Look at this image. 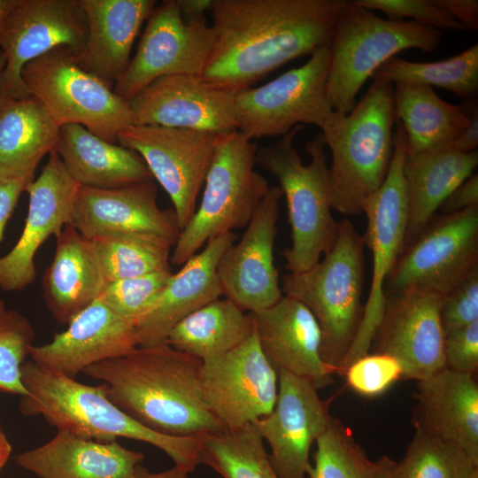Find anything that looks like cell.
Returning a JSON list of instances; mask_svg holds the SVG:
<instances>
[{"label": "cell", "mask_w": 478, "mask_h": 478, "mask_svg": "<svg viewBox=\"0 0 478 478\" xmlns=\"http://www.w3.org/2000/svg\"><path fill=\"white\" fill-rule=\"evenodd\" d=\"M53 259L42 276L43 299L59 324L94 303L107 284L94 242L71 224L56 236Z\"/></svg>", "instance_id": "cell-29"}, {"label": "cell", "mask_w": 478, "mask_h": 478, "mask_svg": "<svg viewBox=\"0 0 478 478\" xmlns=\"http://www.w3.org/2000/svg\"><path fill=\"white\" fill-rule=\"evenodd\" d=\"M5 303L4 301L0 297V311L5 309Z\"/></svg>", "instance_id": "cell-55"}, {"label": "cell", "mask_w": 478, "mask_h": 478, "mask_svg": "<svg viewBox=\"0 0 478 478\" xmlns=\"http://www.w3.org/2000/svg\"><path fill=\"white\" fill-rule=\"evenodd\" d=\"M477 469L478 465L454 443L415 428L393 478H469Z\"/></svg>", "instance_id": "cell-39"}, {"label": "cell", "mask_w": 478, "mask_h": 478, "mask_svg": "<svg viewBox=\"0 0 478 478\" xmlns=\"http://www.w3.org/2000/svg\"><path fill=\"white\" fill-rule=\"evenodd\" d=\"M414 428L454 443L478 465V384L444 367L417 381Z\"/></svg>", "instance_id": "cell-26"}, {"label": "cell", "mask_w": 478, "mask_h": 478, "mask_svg": "<svg viewBox=\"0 0 478 478\" xmlns=\"http://www.w3.org/2000/svg\"><path fill=\"white\" fill-rule=\"evenodd\" d=\"M385 297L372 353L396 358L403 379L420 381L444 368V332L440 319L443 297L416 289Z\"/></svg>", "instance_id": "cell-18"}, {"label": "cell", "mask_w": 478, "mask_h": 478, "mask_svg": "<svg viewBox=\"0 0 478 478\" xmlns=\"http://www.w3.org/2000/svg\"><path fill=\"white\" fill-rule=\"evenodd\" d=\"M281 197L279 186L270 187L239 242L217 266L222 295L248 312L267 309L283 296L274 258Z\"/></svg>", "instance_id": "cell-17"}, {"label": "cell", "mask_w": 478, "mask_h": 478, "mask_svg": "<svg viewBox=\"0 0 478 478\" xmlns=\"http://www.w3.org/2000/svg\"><path fill=\"white\" fill-rule=\"evenodd\" d=\"M154 180L118 188L80 186L71 225L93 239L112 233H141L175 244L181 229L173 210H161L157 203Z\"/></svg>", "instance_id": "cell-22"}, {"label": "cell", "mask_w": 478, "mask_h": 478, "mask_svg": "<svg viewBox=\"0 0 478 478\" xmlns=\"http://www.w3.org/2000/svg\"><path fill=\"white\" fill-rule=\"evenodd\" d=\"M307 478H393L397 462L388 456L371 459L351 430L333 417L315 442Z\"/></svg>", "instance_id": "cell-36"}, {"label": "cell", "mask_w": 478, "mask_h": 478, "mask_svg": "<svg viewBox=\"0 0 478 478\" xmlns=\"http://www.w3.org/2000/svg\"><path fill=\"white\" fill-rule=\"evenodd\" d=\"M364 239L349 220L338 222L335 241L315 265L282 276V294L303 303L321 332L320 355L333 374L359 329L364 305Z\"/></svg>", "instance_id": "cell-5"}, {"label": "cell", "mask_w": 478, "mask_h": 478, "mask_svg": "<svg viewBox=\"0 0 478 478\" xmlns=\"http://www.w3.org/2000/svg\"><path fill=\"white\" fill-rule=\"evenodd\" d=\"M87 21L79 0H19L4 25L0 46L6 63L0 77V94L30 96L21 78L30 61L58 48L76 56L87 40Z\"/></svg>", "instance_id": "cell-16"}, {"label": "cell", "mask_w": 478, "mask_h": 478, "mask_svg": "<svg viewBox=\"0 0 478 478\" xmlns=\"http://www.w3.org/2000/svg\"><path fill=\"white\" fill-rule=\"evenodd\" d=\"M235 240L234 232L218 235L171 275L153 306L135 324L138 346L165 343L181 320L222 296L217 266Z\"/></svg>", "instance_id": "cell-25"}, {"label": "cell", "mask_w": 478, "mask_h": 478, "mask_svg": "<svg viewBox=\"0 0 478 478\" xmlns=\"http://www.w3.org/2000/svg\"><path fill=\"white\" fill-rule=\"evenodd\" d=\"M478 206V175L473 174L459 185L443 202V214L454 213Z\"/></svg>", "instance_id": "cell-46"}, {"label": "cell", "mask_w": 478, "mask_h": 478, "mask_svg": "<svg viewBox=\"0 0 478 478\" xmlns=\"http://www.w3.org/2000/svg\"><path fill=\"white\" fill-rule=\"evenodd\" d=\"M273 411L253 422L270 447V462L279 478H307L310 452L333 416L312 382L278 371Z\"/></svg>", "instance_id": "cell-19"}, {"label": "cell", "mask_w": 478, "mask_h": 478, "mask_svg": "<svg viewBox=\"0 0 478 478\" xmlns=\"http://www.w3.org/2000/svg\"><path fill=\"white\" fill-rule=\"evenodd\" d=\"M253 329L251 312L227 297L218 298L181 320L165 343L204 361L233 350L245 341Z\"/></svg>", "instance_id": "cell-34"}, {"label": "cell", "mask_w": 478, "mask_h": 478, "mask_svg": "<svg viewBox=\"0 0 478 478\" xmlns=\"http://www.w3.org/2000/svg\"><path fill=\"white\" fill-rule=\"evenodd\" d=\"M477 150L462 153L451 146L406 154L407 225L403 250L424 229L445 198L471 176Z\"/></svg>", "instance_id": "cell-31"}, {"label": "cell", "mask_w": 478, "mask_h": 478, "mask_svg": "<svg viewBox=\"0 0 478 478\" xmlns=\"http://www.w3.org/2000/svg\"><path fill=\"white\" fill-rule=\"evenodd\" d=\"M57 151L80 186L112 189L154 180L137 152L107 142L81 125L60 127Z\"/></svg>", "instance_id": "cell-32"}, {"label": "cell", "mask_w": 478, "mask_h": 478, "mask_svg": "<svg viewBox=\"0 0 478 478\" xmlns=\"http://www.w3.org/2000/svg\"><path fill=\"white\" fill-rule=\"evenodd\" d=\"M214 41L205 18L185 22L178 0L165 1L147 19L136 52L113 90L127 101L158 78L201 76Z\"/></svg>", "instance_id": "cell-14"}, {"label": "cell", "mask_w": 478, "mask_h": 478, "mask_svg": "<svg viewBox=\"0 0 478 478\" xmlns=\"http://www.w3.org/2000/svg\"><path fill=\"white\" fill-rule=\"evenodd\" d=\"M21 78L27 92L60 127L81 125L117 143L118 134L134 125L128 103L115 94L114 83L82 68L67 47H58L30 61Z\"/></svg>", "instance_id": "cell-9"}, {"label": "cell", "mask_w": 478, "mask_h": 478, "mask_svg": "<svg viewBox=\"0 0 478 478\" xmlns=\"http://www.w3.org/2000/svg\"><path fill=\"white\" fill-rule=\"evenodd\" d=\"M348 0H213L214 41L201 74L233 95L330 45Z\"/></svg>", "instance_id": "cell-1"}, {"label": "cell", "mask_w": 478, "mask_h": 478, "mask_svg": "<svg viewBox=\"0 0 478 478\" xmlns=\"http://www.w3.org/2000/svg\"><path fill=\"white\" fill-rule=\"evenodd\" d=\"M217 135L134 124L117 135L119 144L142 157L153 179L169 196L181 230L197 209V199L212 159Z\"/></svg>", "instance_id": "cell-13"}, {"label": "cell", "mask_w": 478, "mask_h": 478, "mask_svg": "<svg viewBox=\"0 0 478 478\" xmlns=\"http://www.w3.org/2000/svg\"><path fill=\"white\" fill-rule=\"evenodd\" d=\"M144 455L117 441L97 442L58 430L46 443L15 457L39 478H130Z\"/></svg>", "instance_id": "cell-28"}, {"label": "cell", "mask_w": 478, "mask_h": 478, "mask_svg": "<svg viewBox=\"0 0 478 478\" xmlns=\"http://www.w3.org/2000/svg\"><path fill=\"white\" fill-rule=\"evenodd\" d=\"M478 272V206L433 217L400 253L385 296L416 289L444 297Z\"/></svg>", "instance_id": "cell-11"}, {"label": "cell", "mask_w": 478, "mask_h": 478, "mask_svg": "<svg viewBox=\"0 0 478 478\" xmlns=\"http://www.w3.org/2000/svg\"><path fill=\"white\" fill-rule=\"evenodd\" d=\"M172 274L170 269L112 281L98 298L135 325L153 306Z\"/></svg>", "instance_id": "cell-41"}, {"label": "cell", "mask_w": 478, "mask_h": 478, "mask_svg": "<svg viewBox=\"0 0 478 478\" xmlns=\"http://www.w3.org/2000/svg\"><path fill=\"white\" fill-rule=\"evenodd\" d=\"M127 103L135 125L214 134L237 130L235 95L199 75L173 74L158 78Z\"/></svg>", "instance_id": "cell-21"}, {"label": "cell", "mask_w": 478, "mask_h": 478, "mask_svg": "<svg viewBox=\"0 0 478 478\" xmlns=\"http://www.w3.org/2000/svg\"><path fill=\"white\" fill-rule=\"evenodd\" d=\"M213 0H178L182 19L189 23L204 18V12L211 11Z\"/></svg>", "instance_id": "cell-50"}, {"label": "cell", "mask_w": 478, "mask_h": 478, "mask_svg": "<svg viewBox=\"0 0 478 478\" xmlns=\"http://www.w3.org/2000/svg\"><path fill=\"white\" fill-rule=\"evenodd\" d=\"M433 3L466 29H478L477 0H433Z\"/></svg>", "instance_id": "cell-48"}, {"label": "cell", "mask_w": 478, "mask_h": 478, "mask_svg": "<svg viewBox=\"0 0 478 478\" xmlns=\"http://www.w3.org/2000/svg\"><path fill=\"white\" fill-rule=\"evenodd\" d=\"M19 0H0V40L6 20Z\"/></svg>", "instance_id": "cell-52"}, {"label": "cell", "mask_w": 478, "mask_h": 478, "mask_svg": "<svg viewBox=\"0 0 478 478\" xmlns=\"http://www.w3.org/2000/svg\"><path fill=\"white\" fill-rule=\"evenodd\" d=\"M468 116L469 121L465 128L451 143V147L462 152L469 153L476 150L478 146V104L474 98L461 104Z\"/></svg>", "instance_id": "cell-49"}, {"label": "cell", "mask_w": 478, "mask_h": 478, "mask_svg": "<svg viewBox=\"0 0 478 478\" xmlns=\"http://www.w3.org/2000/svg\"><path fill=\"white\" fill-rule=\"evenodd\" d=\"M394 108L405 131L408 155L451 146L469 121L461 104L445 102L423 84L396 83Z\"/></svg>", "instance_id": "cell-33"}, {"label": "cell", "mask_w": 478, "mask_h": 478, "mask_svg": "<svg viewBox=\"0 0 478 478\" xmlns=\"http://www.w3.org/2000/svg\"><path fill=\"white\" fill-rule=\"evenodd\" d=\"M441 39L439 29L383 19L348 1L337 18L329 45L326 96L331 108L349 113L361 87L382 64L404 50L432 51Z\"/></svg>", "instance_id": "cell-8"}, {"label": "cell", "mask_w": 478, "mask_h": 478, "mask_svg": "<svg viewBox=\"0 0 478 478\" xmlns=\"http://www.w3.org/2000/svg\"><path fill=\"white\" fill-rule=\"evenodd\" d=\"M59 135L60 126L36 97L0 94V179L32 181Z\"/></svg>", "instance_id": "cell-30"}, {"label": "cell", "mask_w": 478, "mask_h": 478, "mask_svg": "<svg viewBox=\"0 0 478 478\" xmlns=\"http://www.w3.org/2000/svg\"><path fill=\"white\" fill-rule=\"evenodd\" d=\"M197 377L206 405L225 428L251 424L274 407L278 374L264 355L254 329L233 350L202 361Z\"/></svg>", "instance_id": "cell-15"}, {"label": "cell", "mask_w": 478, "mask_h": 478, "mask_svg": "<svg viewBox=\"0 0 478 478\" xmlns=\"http://www.w3.org/2000/svg\"><path fill=\"white\" fill-rule=\"evenodd\" d=\"M406 154L405 131L397 121L393 135V154L386 179L364 209L367 226L363 239L373 255L370 291L364 305L359 329L337 374L343 375L352 362L368 354L383 313L386 301L384 284L403 251L406 232L407 190L403 172Z\"/></svg>", "instance_id": "cell-10"}, {"label": "cell", "mask_w": 478, "mask_h": 478, "mask_svg": "<svg viewBox=\"0 0 478 478\" xmlns=\"http://www.w3.org/2000/svg\"><path fill=\"white\" fill-rule=\"evenodd\" d=\"M12 453V445L0 427V470L8 461Z\"/></svg>", "instance_id": "cell-53"}, {"label": "cell", "mask_w": 478, "mask_h": 478, "mask_svg": "<svg viewBox=\"0 0 478 478\" xmlns=\"http://www.w3.org/2000/svg\"><path fill=\"white\" fill-rule=\"evenodd\" d=\"M21 377L27 394L21 397L19 409L25 416L41 415L57 430L97 442L124 437L150 443L189 473L199 465L204 435L173 436L151 430L114 405L102 383L83 384L28 360Z\"/></svg>", "instance_id": "cell-3"}, {"label": "cell", "mask_w": 478, "mask_h": 478, "mask_svg": "<svg viewBox=\"0 0 478 478\" xmlns=\"http://www.w3.org/2000/svg\"><path fill=\"white\" fill-rule=\"evenodd\" d=\"M440 319L444 335L478 321V272L443 298Z\"/></svg>", "instance_id": "cell-44"}, {"label": "cell", "mask_w": 478, "mask_h": 478, "mask_svg": "<svg viewBox=\"0 0 478 478\" xmlns=\"http://www.w3.org/2000/svg\"><path fill=\"white\" fill-rule=\"evenodd\" d=\"M138 347L135 325L97 298L42 345H33L30 358L50 372L75 378L87 367L127 354Z\"/></svg>", "instance_id": "cell-23"}, {"label": "cell", "mask_w": 478, "mask_h": 478, "mask_svg": "<svg viewBox=\"0 0 478 478\" xmlns=\"http://www.w3.org/2000/svg\"><path fill=\"white\" fill-rule=\"evenodd\" d=\"M343 375L353 391L366 397H375L403 379V370L391 356L368 353L352 362Z\"/></svg>", "instance_id": "cell-42"}, {"label": "cell", "mask_w": 478, "mask_h": 478, "mask_svg": "<svg viewBox=\"0 0 478 478\" xmlns=\"http://www.w3.org/2000/svg\"><path fill=\"white\" fill-rule=\"evenodd\" d=\"M351 4L380 11L389 19L410 18L416 23L436 29L466 30L465 27L436 6L433 0H352Z\"/></svg>", "instance_id": "cell-43"}, {"label": "cell", "mask_w": 478, "mask_h": 478, "mask_svg": "<svg viewBox=\"0 0 478 478\" xmlns=\"http://www.w3.org/2000/svg\"><path fill=\"white\" fill-rule=\"evenodd\" d=\"M29 182L31 181L26 180L0 179V243L19 198Z\"/></svg>", "instance_id": "cell-47"}, {"label": "cell", "mask_w": 478, "mask_h": 478, "mask_svg": "<svg viewBox=\"0 0 478 478\" xmlns=\"http://www.w3.org/2000/svg\"><path fill=\"white\" fill-rule=\"evenodd\" d=\"M305 126L297 125L281 139L258 148L256 164L277 178L285 197L291 245L283 251L289 273L315 265L332 248L338 221L332 215L329 171L321 133L305 147L311 157L305 165L293 142Z\"/></svg>", "instance_id": "cell-6"}, {"label": "cell", "mask_w": 478, "mask_h": 478, "mask_svg": "<svg viewBox=\"0 0 478 478\" xmlns=\"http://www.w3.org/2000/svg\"><path fill=\"white\" fill-rule=\"evenodd\" d=\"M445 367L474 375L478 369V321L444 335Z\"/></svg>", "instance_id": "cell-45"}, {"label": "cell", "mask_w": 478, "mask_h": 478, "mask_svg": "<svg viewBox=\"0 0 478 478\" xmlns=\"http://www.w3.org/2000/svg\"><path fill=\"white\" fill-rule=\"evenodd\" d=\"M257 150L238 130L216 135L201 201L173 247V265L182 266L210 240L247 226L270 189L255 170Z\"/></svg>", "instance_id": "cell-7"}, {"label": "cell", "mask_w": 478, "mask_h": 478, "mask_svg": "<svg viewBox=\"0 0 478 478\" xmlns=\"http://www.w3.org/2000/svg\"><path fill=\"white\" fill-rule=\"evenodd\" d=\"M201 362L162 343L138 346L83 373L101 382L109 399L148 428L194 436L226 429L203 398L197 377Z\"/></svg>", "instance_id": "cell-2"}, {"label": "cell", "mask_w": 478, "mask_h": 478, "mask_svg": "<svg viewBox=\"0 0 478 478\" xmlns=\"http://www.w3.org/2000/svg\"><path fill=\"white\" fill-rule=\"evenodd\" d=\"M469 478H478V469L475 470Z\"/></svg>", "instance_id": "cell-56"}, {"label": "cell", "mask_w": 478, "mask_h": 478, "mask_svg": "<svg viewBox=\"0 0 478 478\" xmlns=\"http://www.w3.org/2000/svg\"><path fill=\"white\" fill-rule=\"evenodd\" d=\"M393 83L409 82L436 86L459 97L474 99L478 91V45L447 59L435 62H414L391 58L373 74Z\"/></svg>", "instance_id": "cell-37"}, {"label": "cell", "mask_w": 478, "mask_h": 478, "mask_svg": "<svg viewBox=\"0 0 478 478\" xmlns=\"http://www.w3.org/2000/svg\"><path fill=\"white\" fill-rule=\"evenodd\" d=\"M87 40L77 60L85 70L112 82L130 62L133 43L156 7L154 0H79Z\"/></svg>", "instance_id": "cell-27"}, {"label": "cell", "mask_w": 478, "mask_h": 478, "mask_svg": "<svg viewBox=\"0 0 478 478\" xmlns=\"http://www.w3.org/2000/svg\"><path fill=\"white\" fill-rule=\"evenodd\" d=\"M396 120L393 84L374 78L349 113L333 111L322 125L332 156L328 167L332 209L344 215L364 212L386 179Z\"/></svg>", "instance_id": "cell-4"}, {"label": "cell", "mask_w": 478, "mask_h": 478, "mask_svg": "<svg viewBox=\"0 0 478 478\" xmlns=\"http://www.w3.org/2000/svg\"><path fill=\"white\" fill-rule=\"evenodd\" d=\"M91 240L107 283L171 269L173 245L160 237L141 233H112Z\"/></svg>", "instance_id": "cell-38"}, {"label": "cell", "mask_w": 478, "mask_h": 478, "mask_svg": "<svg viewBox=\"0 0 478 478\" xmlns=\"http://www.w3.org/2000/svg\"><path fill=\"white\" fill-rule=\"evenodd\" d=\"M189 474L190 473L176 466L163 472L151 473L140 464L130 478H191Z\"/></svg>", "instance_id": "cell-51"}, {"label": "cell", "mask_w": 478, "mask_h": 478, "mask_svg": "<svg viewBox=\"0 0 478 478\" xmlns=\"http://www.w3.org/2000/svg\"><path fill=\"white\" fill-rule=\"evenodd\" d=\"M5 63H6L5 57L2 52H0V77H1V75L3 73V71H4V67H5Z\"/></svg>", "instance_id": "cell-54"}, {"label": "cell", "mask_w": 478, "mask_h": 478, "mask_svg": "<svg viewBox=\"0 0 478 478\" xmlns=\"http://www.w3.org/2000/svg\"><path fill=\"white\" fill-rule=\"evenodd\" d=\"M35 330L19 311H0V391L26 396L21 367L30 354Z\"/></svg>", "instance_id": "cell-40"}, {"label": "cell", "mask_w": 478, "mask_h": 478, "mask_svg": "<svg viewBox=\"0 0 478 478\" xmlns=\"http://www.w3.org/2000/svg\"><path fill=\"white\" fill-rule=\"evenodd\" d=\"M199 464L222 478H279L253 423L204 435Z\"/></svg>", "instance_id": "cell-35"}, {"label": "cell", "mask_w": 478, "mask_h": 478, "mask_svg": "<svg viewBox=\"0 0 478 478\" xmlns=\"http://www.w3.org/2000/svg\"><path fill=\"white\" fill-rule=\"evenodd\" d=\"M80 185L66 169L57 150L50 153L40 175L26 187L28 209L22 233L5 255L0 257V289L19 291L35 279V256L51 235L71 223Z\"/></svg>", "instance_id": "cell-20"}, {"label": "cell", "mask_w": 478, "mask_h": 478, "mask_svg": "<svg viewBox=\"0 0 478 478\" xmlns=\"http://www.w3.org/2000/svg\"><path fill=\"white\" fill-rule=\"evenodd\" d=\"M251 314L260 348L277 372L306 378L318 389L334 382L321 358L320 326L303 303L283 295L271 307Z\"/></svg>", "instance_id": "cell-24"}, {"label": "cell", "mask_w": 478, "mask_h": 478, "mask_svg": "<svg viewBox=\"0 0 478 478\" xmlns=\"http://www.w3.org/2000/svg\"><path fill=\"white\" fill-rule=\"evenodd\" d=\"M329 65L328 45L301 66L235 95L237 130L252 141L283 136L297 125L320 128L333 112L326 96Z\"/></svg>", "instance_id": "cell-12"}]
</instances>
